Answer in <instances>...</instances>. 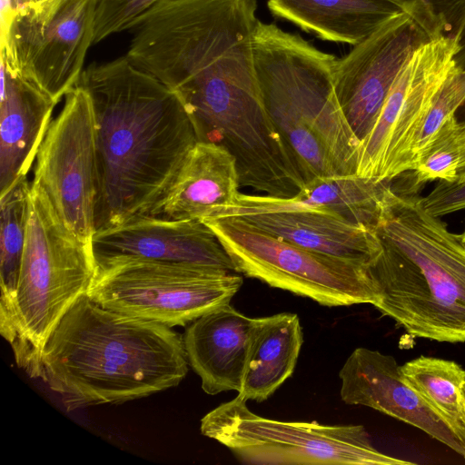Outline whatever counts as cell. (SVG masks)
<instances>
[{"mask_svg":"<svg viewBox=\"0 0 465 465\" xmlns=\"http://www.w3.org/2000/svg\"><path fill=\"white\" fill-rule=\"evenodd\" d=\"M391 183L357 174L315 177L292 198L351 223L376 230Z\"/></svg>","mask_w":465,"mask_h":465,"instance_id":"obj_21","label":"cell"},{"mask_svg":"<svg viewBox=\"0 0 465 465\" xmlns=\"http://www.w3.org/2000/svg\"><path fill=\"white\" fill-rule=\"evenodd\" d=\"M425 12L432 18L444 19L440 14H437L431 0H417Z\"/></svg>","mask_w":465,"mask_h":465,"instance_id":"obj_29","label":"cell"},{"mask_svg":"<svg viewBox=\"0 0 465 465\" xmlns=\"http://www.w3.org/2000/svg\"><path fill=\"white\" fill-rule=\"evenodd\" d=\"M237 395L201 420V433L244 463L259 465H409L377 450L361 425L282 421L251 411Z\"/></svg>","mask_w":465,"mask_h":465,"instance_id":"obj_6","label":"cell"},{"mask_svg":"<svg viewBox=\"0 0 465 465\" xmlns=\"http://www.w3.org/2000/svg\"><path fill=\"white\" fill-rule=\"evenodd\" d=\"M91 247L95 272L127 260L192 263L235 272L218 238L202 220L138 215L96 231Z\"/></svg>","mask_w":465,"mask_h":465,"instance_id":"obj_14","label":"cell"},{"mask_svg":"<svg viewBox=\"0 0 465 465\" xmlns=\"http://www.w3.org/2000/svg\"><path fill=\"white\" fill-rule=\"evenodd\" d=\"M188 364L183 337L171 327L106 309L84 294L49 336L41 380L71 411L175 387Z\"/></svg>","mask_w":465,"mask_h":465,"instance_id":"obj_2","label":"cell"},{"mask_svg":"<svg viewBox=\"0 0 465 465\" xmlns=\"http://www.w3.org/2000/svg\"><path fill=\"white\" fill-rule=\"evenodd\" d=\"M255 320L227 303L200 316L185 329L183 340L187 360L205 393L240 391Z\"/></svg>","mask_w":465,"mask_h":465,"instance_id":"obj_17","label":"cell"},{"mask_svg":"<svg viewBox=\"0 0 465 465\" xmlns=\"http://www.w3.org/2000/svg\"><path fill=\"white\" fill-rule=\"evenodd\" d=\"M242 282L213 266L127 260L96 270L86 294L106 309L172 328L230 303Z\"/></svg>","mask_w":465,"mask_h":465,"instance_id":"obj_8","label":"cell"},{"mask_svg":"<svg viewBox=\"0 0 465 465\" xmlns=\"http://www.w3.org/2000/svg\"><path fill=\"white\" fill-rule=\"evenodd\" d=\"M399 5V11L336 61L335 94L360 143L406 60L420 45L444 34L426 19L417 0H400Z\"/></svg>","mask_w":465,"mask_h":465,"instance_id":"obj_12","label":"cell"},{"mask_svg":"<svg viewBox=\"0 0 465 465\" xmlns=\"http://www.w3.org/2000/svg\"><path fill=\"white\" fill-rule=\"evenodd\" d=\"M161 0H94L93 45L130 29Z\"/></svg>","mask_w":465,"mask_h":465,"instance_id":"obj_26","label":"cell"},{"mask_svg":"<svg viewBox=\"0 0 465 465\" xmlns=\"http://www.w3.org/2000/svg\"><path fill=\"white\" fill-rule=\"evenodd\" d=\"M0 195L26 176L57 104L1 61Z\"/></svg>","mask_w":465,"mask_h":465,"instance_id":"obj_18","label":"cell"},{"mask_svg":"<svg viewBox=\"0 0 465 465\" xmlns=\"http://www.w3.org/2000/svg\"><path fill=\"white\" fill-rule=\"evenodd\" d=\"M272 15L318 38L356 45L401 7L392 0H267Z\"/></svg>","mask_w":465,"mask_h":465,"instance_id":"obj_19","label":"cell"},{"mask_svg":"<svg viewBox=\"0 0 465 465\" xmlns=\"http://www.w3.org/2000/svg\"><path fill=\"white\" fill-rule=\"evenodd\" d=\"M460 35H439L420 45L399 71L377 119L361 142L356 174L392 181L411 171L415 134L450 74L459 66Z\"/></svg>","mask_w":465,"mask_h":465,"instance_id":"obj_10","label":"cell"},{"mask_svg":"<svg viewBox=\"0 0 465 465\" xmlns=\"http://www.w3.org/2000/svg\"><path fill=\"white\" fill-rule=\"evenodd\" d=\"M253 54L266 109L304 182L356 174L360 141L335 94L337 57L261 20Z\"/></svg>","mask_w":465,"mask_h":465,"instance_id":"obj_4","label":"cell"},{"mask_svg":"<svg viewBox=\"0 0 465 465\" xmlns=\"http://www.w3.org/2000/svg\"><path fill=\"white\" fill-rule=\"evenodd\" d=\"M464 103L465 67L459 65L442 84L415 134L410 153L411 171L418 156L430 144L440 128L455 116Z\"/></svg>","mask_w":465,"mask_h":465,"instance_id":"obj_25","label":"cell"},{"mask_svg":"<svg viewBox=\"0 0 465 465\" xmlns=\"http://www.w3.org/2000/svg\"><path fill=\"white\" fill-rule=\"evenodd\" d=\"M94 37V0L30 3L1 27V61L56 103L78 83Z\"/></svg>","mask_w":465,"mask_h":465,"instance_id":"obj_9","label":"cell"},{"mask_svg":"<svg viewBox=\"0 0 465 465\" xmlns=\"http://www.w3.org/2000/svg\"><path fill=\"white\" fill-rule=\"evenodd\" d=\"M411 187L419 190L432 181L454 183L465 172V120L446 121L418 156Z\"/></svg>","mask_w":465,"mask_h":465,"instance_id":"obj_24","label":"cell"},{"mask_svg":"<svg viewBox=\"0 0 465 465\" xmlns=\"http://www.w3.org/2000/svg\"><path fill=\"white\" fill-rule=\"evenodd\" d=\"M461 237H462L463 241L465 242V228H464L463 232L461 233Z\"/></svg>","mask_w":465,"mask_h":465,"instance_id":"obj_30","label":"cell"},{"mask_svg":"<svg viewBox=\"0 0 465 465\" xmlns=\"http://www.w3.org/2000/svg\"><path fill=\"white\" fill-rule=\"evenodd\" d=\"M401 370L465 443V370L453 361L422 355Z\"/></svg>","mask_w":465,"mask_h":465,"instance_id":"obj_23","label":"cell"},{"mask_svg":"<svg viewBox=\"0 0 465 465\" xmlns=\"http://www.w3.org/2000/svg\"><path fill=\"white\" fill-rule=\"evenodd\" d=\"M424 210L434 217H441L465 209V172L454 183L439 181L436 187L421 197Z\"/></svg>","mask_w":465,"mask_h":465,"instance_id":"obj_27","label":"cell"},{"mask_svg":"<svg viewBox=\"0 0 465 465\" xmlns=\"http://www.w3.org/2000/svg\"><path fill=\"white\" fill-rule=\"evenodd\" d=\"M41 1H44V0H32V3H37V2H41Z\"/></svg>","mask_w":465,"mask_h":465,"instance_id":"obj_31","label":"cell"},{"mask_svg":"<svg viewBox=\"0 0 465 465\" xmlns=\"http://www.w3.org/2000/svg\"><path fill=\"white\" fill-rule=\"evenodd\" d=\"M339 377L346 404L366 406L414 426L465 459L464 441L403 375L393 356L356 348Z\"/></svg>","mask_w":465,"mask_h":465,"instance_id":"obj_15","label":"cell"},{"mask_svg":"<svg viewBox=\"0 0 465 465\" xmlns=\"http://www.w3.org/2000/svg\"><path fill=\"white\" fill-rule=\"evenodd\" d=\"M382 249L370 264L373 306L411 335L465 341V242L429 214L412 187L391 183L376 226Z\"/></svg>","mask_w":465,"mask_h":465,"instance_id":"obj_3","label":"cell"},{"mask_svg":"<svg viewBox=\"0 0 465 465\" xmlns=\"http://www.w3.org/2000/svg\"><path fill=\"white\" fill-rule=\"evenodd\" d=\"M77 84L95 117L96 232L147 214L198 141L175 94L126 55L91 64Z\"/></svg>","mask_w":465,"mask_h":465,"instance_id":"obj_1","label":"cell"},{"mask_svg":"<svg viewBox=\"0 0 465 465\" xmlns=\"http://www.w3.org/2000/svg\"><path fill=\"white\" fill-rule=\"evenodd\" d=\"M65 97L38 149L33 182L43 188L65 225L91 247L97 196L94 112L80 84Z\"/></svg>","mask_w":465,"mask_h":465,"instance_id":"obj_11","label":"cell"},{"mask_svg":"<svg viewBox=\"0 0 465 465\" xmlns=\"http://www.w3.org/2000/svg\"><path fill=\"white\" fill-rule=\"evenodd\" d=\"M302 341L297 314L256 318L238 395L245 401L267 400L292 374Z\"/></svg>","mask_w":465,"mask_h":465,"instance_id":"obj_20","label":"cell"},{"mask_svg":"<svg viewBox=\"0 0 465 465\" xmlns=\"http://www.w3.org/2000/svg\"><path fill=\"white\" fill-rule=\"evenodd\" d=\"M94 276L92 248L65 225L43 188L32 181L15 306L0 331L17 367L30 378H42V354L49 336L87 293Z\"/></svg>","mask_w":465,"mask_h":465,"instance_id":"obj_5","label":"cell"},{"mask_svg":"<svg viewBox=\"0 0 465 465\" xmlns=\"http://www.w3.org/2000/svg\"><path fill=\"white\" fill-rule=\"evenodd\" d=\"M221 216L244 220L272 236L305 249L370 265L382 249L375 229L356 225L291 198L240 193Z\"/></svg>","mask_w":465,"mask_h":465,"instance_id":"obj_13","label":"cell"},{"mask_svg":"<svg viewBox=\"0 0 465 465\" xmlns=\"http://www.w3.org/2000/svg\"><path fill=\"white\" fill-rule=\"evenodd\" d=\"M32 0H1V27L5 26L11 17Z\"/></svg>","mask_w":465,"mask_h":465,"instance_id":"obj_28","label":"cell"},{"mask_svg":"<svg viewBox=\"0 0 465 465\" xmlns=\"http://www.w3.org/2000/svg\"><path fill=\"white\" fill-rule=\"evenodd\" d=\"M236 272L328 307L371 303L370 265L313 252L272 236L234 216L202 219Z\"/></svg>","mask_w":465,"mask_h":465,"instance_id":"obj_7","label":"cell"},{"mask_svg":"<svg viewBox=\"0 0 465 465\" xmlns=\"http://www.w3.org/2000/svg\"><path fill=\"white\" fill-rule=\"evenodd\" d=\"M31 183L24 176L0 195V331L9 322L24 252Z\"/></svg>","mask_w":465,"mask_h":465,"instance_id":"obj_22","label":"cell"},{"mask_svg":"<svg viewBox=\"0 0 465 465\" xmlns=\"http://www.w3.org/2000/svg\"><path fill=\"white\" fill-rule=\"evenodd\" d=\"M240 186L234 156L222 145L197 142L147 214L167 220L215 217L237 203Z\"/></svg>","mask_w":465,"mask_h":465,"instance_id":"obj_16","label":"cell"}]
</instances>
